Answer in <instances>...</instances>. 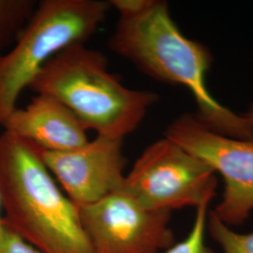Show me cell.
Here are the masks:
<instances>
[{
    "label": "cell",
    "instance_id": "obj_5",
    "mask_svg": "<svg viewBox=\"0 0 253 253\" xmlns=\"http://www.w3.org/2000/svg\"><path fill=\"white\" fill-rule=\"evenodd\" d=\"M217 187L209 165L164 137L145 148L122 190L148 210L172 212L209 206Z\"/></svg>",
    "mask_w": 253,
    "mask_h": 253
},
{
    "label": "cell",
    "instance_id": "obj_14",
    "mask_svg": "<svg viewBox=\"0 0 253 253\" xmlns=\"http://www.w3.org/2000/svg\"><path fill=\"white\" fill-rule=\"evenodd\" d=\"M108 2L111 8L118 10L120 17H127L144 10L151 0H109Z\"/></svg>",
    "mask_w": 253,
    "mask_h": 253
},
{
    "label": "cell",
    "instance_id": "obj_7",
    "mask_svg": "<svg viewBox=\"0 0 253 253\" xmlns=\"http://www.w3.org/2000/svg\"><path fill=\"white\" fill-rule=\"evenodd\" d=\"M78 209L91 253H160L175 243L172 212L148 210L123 190Z\"/></svg>",
    "mask_w": 253,
    "mask_h": 253
},
{
    "label": "cell",
    "instance_id": "obj_15",
    "mask_svg": "<svg viewBox=\"0 0 253 253\" xmlns=\"http://www.w3.org/2000/svg\"><path fill=\"white\" fill-rule=\"evenodd\" d=\"M244 117L248 120V122L250 123V125L253 127V104L252 105V107L249 109V111L246 113Z\"/></svg>",
    "mask_w": 253,
    "mask_h": 253
},
{
    "label": "cell",
    "instance_id": "obj_10",
    "mask_svg": "<svg viewBox=\"0 0 253 253\" xmlns=\"http://www.w3.org/2000/svg\"><path fill=\"white\" fill-rule=\"evenodd\" d=\"M37 5L35 0H0V55L16 42Z\"/></svg>",
    "mask_w": 253,
    "mask_h": 253
},
{
    "label": "cell",
    "instance_id": "obj_6",
    "mask_svg": "<svg viewBox=\"0 0 253 253\" xmlns=\"http://www.w3.org/2000/svg\"><path fill=\"white\" fill-rule=\"evenodd\" d=\"M164 137L222 176V198L213 212L229 226L243 224L253 211V138L220 134L190 114L174 119Z\"/></svg>",
    "mask_w": 253,
    "mask_h": 253
},
{
    "label": "cell",
    "instance_id": "obj_4",
    "mask_svg": "<svg viewBox=\"0 0 253 253\" xmlns=\"http://www.w3.org/2000/svg\"><path fill=\"white\" fill-rule=\"evenodd\" d=\"M111 6L101 0H42L16 42L0 55V126L49 59L95 35Z\"/></svg>",
    "mask_w": 253,
    "mask_h": 253
},
{
    "label": "cell",
    "instance_id": "obj_2",
    "mask_svg": "<svg viewBox=\"0 0 253 253\" xmlns=\"http://www.w3.org/2000/svg\"><path fill=\"white\" fill-rule=\"evenodd\" d=\"M3 222L43 253H91L79 209L60 190L35 144L0 135Z\"/></svg>",
    "mask_w": 253,
    "mask_h": 253
},
{
    "label": "cell",
    "instance_id": "obj_11",
    "mask_svg": "<svg viewBox=\"0 0 253 253\" xmlns=\"http://www.w3.org/2000/svg\"><path fill=\"white\" fill-rule=\"evenodd\" d=\"M207 232L223 253H253V232L242 234L221 221L209 211Z\"/></svg>",
    "mask_w": 253,
    "mask_h": 253
},
{
    "label": "cell",
    "instance_id": "obj_1",
    "mask_svg": "<svg viewBox=\"0 0 253 253\" xmlns=\"http://www.w3.org/2000/svg\"><path fill=\"white\" fill-rule=\"evenodd\" d=\"M108 45L155 80L187 87L198 106L196 117L212 130L236 139L253 138L244 116L221 105L208 91L211 54L206 46L184 36L167 2L151 0L135 15L119 17Z\"/></svg>",
    "mask_w": 253,
    "mask_h": 253
},
{
    "label": "cell",
    "instance_id": "obj_12",
    "mask_svg": "<svg viewBox=\"0 0 253 253\" xmlns=\"http://www.w3.org/2000/svg\"><path fill=\"white\" fill-rule=\"evenodd\" d=\"M208 208L209 206H202L196 208L190 233L182 241L175 242L163 253H215L206 243Z\"/></svg>",
    "mask_w": 253,
    "mask_h": 253
},
{
    "label": "cell",
    "instance_id": "obj_13",
    "mask_svg": "<svg viewBox=\"0 0 253 253\" xmlns=\"http://www.w3.org/2000/svg\"><path fill=\"white\" fill-rule=\"evenodd\" d=\"M0 253H43L24 240L3 222L0 229Z\"/></svg>",
    "mask_w": 253,
    "mask_h": 253
},
{
    "label": "cell",
    "instance_id": "obj_16",
    "mask_svg": "<svg viewBox=\"0 0 253 253\" xmlns=\"http://www.w3.org/2000/svg\"><path fill=\"white\" fill-rule=\"evenodd\" d=\"M3 225V216H2V204H1V195H0V229Z\"/></svg>",
    "mask_w": 253,
    "mask_h": 253
},
{
    "label": "cell",
    "instance_id": "obj_9",
    "mask_svg": "<svg viewBox=\"0 0 253 253\" xmlns=\"http://www.w3.org/2000/svg\"><path fill=\"white\" fill-rule=\"evenodd\" d=\"M4 130L32 142L45 151H68L89 140L87 128L59 100L37 94L25 108H17L7 120Z\"/></svg>",
    "mask_w": 253,
    "mask_h": 253
},
{
    "label": "cell",
    "instance_id": "obj_8",
    "mask_svg": "<svg viewBox=\"0 0 253 253\" xmlns=\"http://www.w3.org/2000/svg\"><path fill=\"white\" fill-rule=\"evenodd\" d=\"M124 139L97 136L68 151L41 149L42 161L78 208L94 204L122 190L126 161Z\"/></svg>",
    "mask_w": 253,
    "mask_h": 253
},
{
    "label": "cell",
    "instance_id": "obj_3",
    "mask_svg": "<svg viewBox=\"0 0 253 253\" xmlns=\"http://www.w3.org/2000/svg\"><path fill=\"white\" fill-rule=\"evenodd\" d=\"M29 89L59 100L97 136L124 139L144 120L159 97L126 87L109 72L105 55L78 42L54 54Z\"/></svg>",
    "mask_w": 253,
    "mask_h": 253
}]
</instances>
